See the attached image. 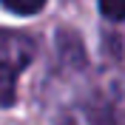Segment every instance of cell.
Instances as JSON below:
<instances>
[{"mask_svg": "<svg viewBox=\"0 0 125 125\" xmlns=\"http://www.w3.org/2000/svg\"><path fill=\"white\" fill-rule=\"evenodd\" d=\"M0 3L14 14H37L46 6V0H0Z\"/></svg>", "mask_w": 125, "mask_h": 125, "instance_id": "2", "label": "cell"}, {"mask_svg": "<svg viewBox=\"0 0 125 125\" xmlns=\"http://www.w3.org/2000/svg\"><path fill=\"white\" fill-rule=\"evenodd\" d=\"M100 11L108 20H125V0H100Z\"/></svg>", "mask_w": 125, "mask_h": 125, "instance_id": "3", "label": "cell"}, {"mask_svg": "<svg viewBox=\"0 0 125 125\" xmlns=\"http://www.w3.org/2000/svg\"><path fill=\"white\" fill-rule=\"evenodd\" d=\"M31 57V48L17 34H0V105L14 102V77Z\"/></svg>", "mask_w": 125, "mask_h": 125, "instance_id": "1", "label": "cell"}]
</instances>
